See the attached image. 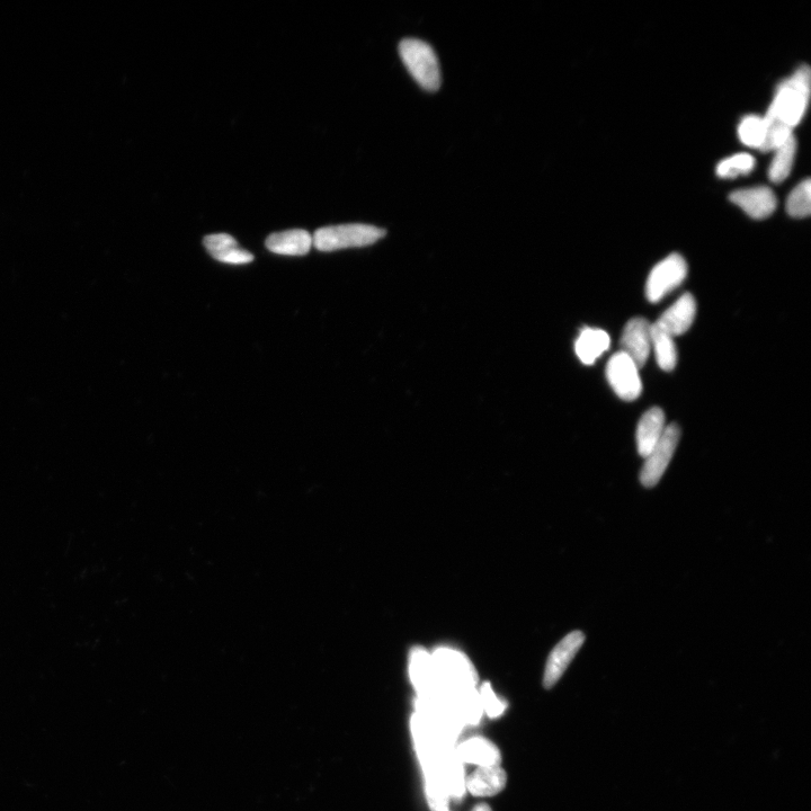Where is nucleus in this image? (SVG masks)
<instances>
[{"label": "nucleus", "instance_id": "f8f14e48", "mask_svg": "<svg viewBox=\"0 0 811 811\" xmlns=\"http://www.w3.org/2000/svg\"><path fill=\"white\" fill-rule=\"evenodd\" d=\"M409 676L418 697L432 695L440 691L432 654L424 648L416 647L409 656Z\"/></svg>", "mask_w": 811, "mask_h": 811}, {"label": "nucleus", "instance_id": "393cba45", "mask_svg": "<svg viewBox=\"0 0 811 811\" xmlns=\"http://www.w3.org/2000/svg\"><path fill=\"white\" fill-rule=\"evenodd\" d=\"M787 211L793 218H806L811 212L810 180L802 181L789 195Z\"/></svg>", "mask_w": 811, "mask_h": 811}, {"label": "nucleus", "instance_id": "0eeeda50", "mask_svg": "<svg viewBox=\"0 0 811 811\" xmlns=\"http://www.w3.org/2000/svg\"><path fill=\"white\" fill-rule=\"evenodd\" d=\"M606 378L611 388L622 400L634 401L643 392L639 368L629 356L621 351L614 354L606 365Z\"/></svg>", "mask_w": 811, "mask_h": 811}, {"label": "nucleus", "instance_id": "5701e85b", "mask_svg": "<svg viewBox=\"0 0 811 811\" xmlns=\"http://www.w3.org/2000/svg\"><path fill=\"white\" fill-rule=\"evenodd\" d=\"M796 153L797 141L793 136L774 150V157L769 168V177L773 183H781L787 180L793 162H795Z\"/></svg>", "mask_w": 811, "mask_h": 811}, {"label": "nucleus", "instance_id": "6ab92c4d", "mask_svg": "<svg viewBox=\"0 0 811 811\" xmlns=\"http://www.w3.org/2000/svg\"><path fill=\"white\" fill-rule=\"evenodd\" d=\"M422 769L427 804H429L432 811H450L451 799L442 778L440 760L422 764Z\"/></svg>", "mask_w": 811, "mask_h": 811}, {"label": "nucleus", "instance_id": "4be33fe9", "mask_svg": "<svg viewBox=\"0 0 811 811\" xmlns=\"http://www.w3.org/2000/svg\"><path fill=\"white\" fill-rule=\"evenodd\" d=\"M652 350L655 352L656 361L663 371H673L677 364V349L674 338L652 324Z\"/></svg>", "mask_w": 811, "mask_h": 811}, {"label": "nucleus", "instance_id": "2eb2a0df", "mask_svg": "<svg viewBox=\"0 0 811 811\" xmlns=\"http://www.w3.org/2000/svg\"><path fill=\"white\" fill-rule=\"evenodd\" d=\"M454 753L463 764H474L477 768L501 765L502 762V755L498 747L484 737L467 739L454 750Z\"/></svg>", "mask_w": 811, "mask_h": 811}, {"label": "nucleus", "instance_id": "f3484780", "mask_svg": "<svg viewBox=\"0 0 811 811\" xmlns=\"http://www.w3.org/2000/svg\"><path fill=\"white\" fill-rule=\"evenodd\" d=\"M270 252L287 256H305L313 247V236L302 229L281 231L269 236L265 242Z\"/></svg>", "mask_w": 811, "mask_h": 811}, {"label": "nucleus", "instance_id": "a211bd4d", "mask_svg": "<svg viewBox=\"0 0 811 811\" xmlns=\"http://www.w3.org/2000/svg\"><path fill=\"white\" fill-rule=\"evenodd\" d=\"M666 429L665 415L661 408H650L640 418L637 427V448L641 457L646 458L661 440Z\"/></svg>", "mask_w": 811, "mask_h": 811}, {"label": "nucleus", "instance_id": "412c9836", "mask_svg": "<svg viewBox=\"0 0 811 811\" xmlns=\"http://www.w3.org/2000/svg\"><path fill=\"white\" fill-rule=\"evenodd\" d=\"M442 778L451 800L459 801L466 793V773L463 763L454 750L444 753L440 759Z\"/></svg>", "mask_w": 811, "mask_h": 811}, {"label": "nucleus", "instance_id": "f03ea898", "mask_svg": "<svg viewBox=\"0 0 811 811\" xmlns=\"http://www.w3.org/2000/svg\"><path fill=\"white\" fill-rule=\"evenodd\" d=\"M399 55L418 85L427 92L439 91L441 87L439 59L429 43L405 39L399 44Z\"/></svg>", "mask_w": 811, "mask_h": 811}, {"label": "nucleus", "instance_id": "4468645a", "mask_svg": "<svg viewBox=\"0 0 811 811\" xmlns=\"http://www.w3.org/2000/svg\"><path fill=\"white\" fill-rule=\"evenodd\" d=\"M453 715L462 726H476L484 715L477 689L442 691Z\"/></svg>", "mask_w": 811, "mask_h": 811}, {"label": "nucleus", "instance_id": "cd10ccee", "mask_svg": "<svg viewBox=\"0 0 811 811\" xmlns=\"http://www.w3.org/2000/svg\"><path fill=\"white\" fill-rule=\"evenodd\" d=\"M471 811H493L487 804H479Z\"/></svg>", "mask_w": 811, "mask_h": 811}, {"label": "nucleus", "instance_id": "423d86ee", "mask_svg": "<svg viewBox=\"0 0 811 811\" xmlns=\"http://www.w3.org/2000/svg\"><path fill=\"white\" fill-rule=\"evenodd\" d=\"M680 438L681 430L679 426L675 423L666 426L661 440L645 458L646 461L640 472L641 484L647 488H652L659 483L668 465H670Z\"/></svg>", "mask_w": 811, "mask_h": 811}, {"label": "nucleus", "instance_id": "b1692460", "mask_svg": "<svg viewBox=\"0 0 811 811\" xmlns=\"http://www.w3.org/2000/svg\"><path fill=\"white\" fill-rule=\"evenodd\" d=\"M738 135L744 145L761 149L766 135L764 118L759 115H748L739 124Z\"/></svg>", "mask_w": 811, "mask_h": 811}, {"label": "nucleus", "instance_id": "aec40b11", "mask_svg": "<svg viewBox=\"0 0 811 811\" xmlns=\"http://www.w3.org/2000/svg\"><path fill=\"white\" fill-rule=\"evenodd\" d=\"M610 344V336L602 329L585 328L577 338L575 351L582 363L592 365L610 349Z\"/></svg>", "mask_w": 811, "mask_h": 811}, {"label": "nucleus", "instance_id": "bb28decb", "mask_svg": "<svg viewBox=\"0 0 811 811\" xmlns=\"http://www.w3.org/2000/svg\"><path fill=\"white\" fill-rule=\"evenodd\" d=\"M484 714L489 718L501 717L506 710V703L497 697L489 683H484L478 691Z\"/></svg>", "mask_w": 811, "mask_h": 811}, {"label": "nucleus", "instance_id": "ddd939ff", "mask_svg": "<svg viewBox=\"0 0 811 811\" xmlns=\"http://www.w3.org/2000/svg\"><path fill=\"white\" fill-rule=\"evenodd\" d=\"M507 783L501 765L480 766L466 779V790L475 797H493L502 792Z\"/></svg>", "mask_w": 811, "mask_h": 811}, {"label": "nucleus", "instance_id": "39448f33", "mask_svg": "<svg viewBox=\"0 0 811 811\" xmlns=\"http://www.w3.org/2000/svg\"><path fill=\"white\" fill-rule=\"evenodd\" d=\"M688 276V264L680 254L667 256L659 262L648 276L646 297L657 303L685 281Z\"/></svg>", "mask_w": 811, "mask_h": 811}, {"label": "nucleus", "instance_id": "f257e3e1", "mask_svg": "<svg viewBox=\"0 0 811 811\" xmlns=\"http://www.w3.org/2000/svg\"><path fill=\"white\" fill-rule=\"evenodd\" d=\"M809 96L810 69L808 66H801L780 84L764 117L766 135L762 149L766 153L777 149L793 136V129L804 118Z\"/></svg>", "mask_w": 811, "mask_h": 811}, {"label": "nucleus", "instance_id": "9d476101", "mask_svg": "<svg viewBox=\"0 0 811 811\" xmlns=\"http://www.w3.org/2000/svg\"><path fill=\"white\" fill-rule=\"evenodd\" d=\"M730 201L753 219L769 218L777 209V196L769 187L756 186L738 190L730 194Z\"/></svg>", "mask_w": 811, "mask_h": 811}, {"label": "nucleus", "instance_id": "a878e982", "mask_svg": "<svg viewBox=\"0 0 811 811\" xmlns=\"http://www.w3.org/2000/svg\"><path fill=\"white\" fill-rule=\"evenodd\" d=\"M755 159L748 154H737L729 157L717 166V174L723 178H735L753 171Z\"/></svg>", "mask_w": 811, "mask_h": 811}, {"label": "nucleus", "instance_id": "dca6fc26", "mask_svg": "<svg viewBox=\"0 0 811 811\" xmlns=\"http://www.w3.org/2000/svg\"><path fill=\"white\" fill-rule=\"evenodd\" d=\"M204 247L216 261L244 265L254 261V255L240 248L237 240L228 234H213L203 240Z\"/></svg>", "mask_w": 811, "mask_h": 811}, {"label": "nucleus", "instance_id": "20e7f679", "mask_svg": "<svg viewBox=\"0 0 811 811\" xmlns=\"http://www.w3.org/2000/svg\"><path fill=\"white\" fill-rule=\"evenodd\" d=\"M432 657L440 691L477 689L476 668L465 654L451 648H439Z\"/></svg>", "mask_w": 811, "mask_h": 811}, {"label": "nucleus", "instance_id": "1a4fd4ad", "mask_svg": "<svg viewBox=\"0 0 811 811\" xmlns=\"http://www.w3.org/2000/svg\"><path fill=\"white\" fill-rule=\"evenodd\" d=\"M584 641L585 636L582 631H573L552 650L546 664L545 674H543V686L546 689L554 688L570 663L573 662Z\"/></svg>", "mask_w": 811, "mask_h": 811}, {"label": "nucleus", "instance_id": "6e6552de", "mask_svg": "<svg viewBox=\"0 0 811 811\" xmlns=\"http://www.w3.org/2000/svg\"><path fill=\"white\" fill-rule=\"evenodd\" d=\"M620 346L621 352L627 354L639 370L644 368L652 352V324L643 317L629 320L623 329Z\"/></svg>", "mask_w": 811, "mask_h": 811}, {"label": "nucleus", "instance_id": "7ed1b4c3", "mask_svg": "<svg viewBox=\"0 0 811 811\" xmlns=\"http://www.w3.org/2000/svg\"><path fill=\"white\" fill-rule=\"evenodd\" d=\"M386 236V230L378 227L350 224L320 228L313 236V243L320 252H335L347 248L367 247Z\"/></svg>", "mask_w": 811, "mask_h": 811}, {"label": "nucleus", "instance_id": "9b49d317", "mask_svg": "<svg viewBox=\"0 0 811 811\" xmlns=\"http://www.w3.org/2000/svg\"><path fill=\"white\" fill-rule=\"evenodd\" d=\"M697 315V301L691 293H685L674 305L664 311L655 323L673 338L689 331Z\"/></svg>", "mask_w": 811, "mask_h": 811}]
</instances>
